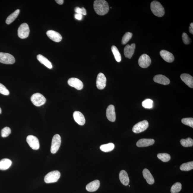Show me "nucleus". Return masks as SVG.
<instances>
[{"mask_svg":"<svg viewBox=\"0 0 193 193\" xmlns=\"http://www.w3.org/2000/svg\"><path fill=\"white\" fill-rule=\"evenodd\" d=\"M75 18L78 20H81L83 17V16L81 14L76 13L75 15Z\"/></svg>","mask_w":193,"mask_h":193,"instance_id":"nucleus-39","label":"nucleus"},{"mask_svg":"<svg viewBox=\"0 0 193 193\" xmlns=\"http://www.w3.org/2000/svg\"><path fill=\"white\" fill-rule=\"evenodd\" d=\"M106 78L105 75L103 73H99L96 80V86L97 88L100 90L104 89L106 87Z\"/></svg>","mask_w":193,"mask_h":193,"instance_id":"nucleus-11","label":"nucleus"},{"mask_svg":"<svg viewBox=\"0 0 193 193\" xmlns=\"http://www.w3.org/2000/svg\"><path fill=\"white\" fill-rule=\"evenodd\" d=\"M181 184L180 182H176L172 186L171 189V193H178L181 190Z\"/></svg>","mask_w":193,"mask_h":193,"instance_id":"nucleus-31","label":"nucleus"},{"mask_svg":"<svg viewBox=\"0 0 193 193\" xmlns=\"http://www.w3.org/2000/svg\"><path fill=\"white\" fill-rule=\"evenodd\" d=\"M119 178L122 183L124 186L129 185V179L128 174L124 170H122L119 174Z\"/></svg>","mask_w":193,"mask_h":193,"instance_id":"nucleus-22","label":"nucleus"},{"mask_svg":"<svg viewBox=\"0 0 193 193\" xmlns=\"http://www.w3.org/2000/svg\"><path fill=\"white\" fill-rule=\"evenodd\" d=\"M47 35L50 39L56 42H59L62 41V36L57 31L53 30H49L47 32Z\"/></svg>","mask_w":193,"mask_h":193,"instance_id":"nucleus-13","label":"nucleus"},{"mask_svg":"<svg viewBox=\"0 0 193 193\" xmlns=\"http://www.w3.org/2000/svg\"><path fill=\"white\" fill-rule=\"evenodd\" d=\"M151 9L154 15L158 17H162L165 13L164 9L159 1H154L151 4Z\"/></svg>","mask_w":193,"mask_h":193,"instance_id":"nucleus-2","label":"nucleus"},{"mask_svg":"<svg viewBox=\"0 0 193 193\" xmlns=\"http://www.w3.org/2000/svg\"><path fill=\"white\" fill-rule=\"evenodd\" d=\"M160 55L162 58L167 62L171 63L174 60L175 58L173 54L168 51L161 50L160 52Z\"/></svg>","mask_w":193,"mask_h":193,"instance_id":"nucleus-17","label":"nucleus"},{"mask_svg":"<svg viewBox=\"0 0 193 193\" xmlns=\"http://www.w3.org/2000/svg\"><path fill=\"white\" fill-rule=\"evenodd\" d=\"M154 140L153 139H143L138 140L137 143V146L138 147H145L150 146L154 143Z\"/></svg>","mask_w":193,"mask_h":193,"instance_id":"nucleus-20","label":"nucleus"},{"mask_svg":"<svg viewBox=\"0 0 193 193\" xmlns=\"http://www.w3.org/2000/svg\"><path fill=\"white\" fill-rule=\"evenodd\" d=\"M30 32L29 27L28 24L23 23L21 24L18 28V34L19 38L25 39L29 37Z\"/></svg>","mask_w":193,"mask_h":193,"instance_id":"nucleus-7","label":"nucleus"},{"mask_svg":"<svg viewBox=\"0 0 193 193\" xmlns=\"http://www.w3.org/2000/svg\"><path fill=\"white\" fill-rule=\"evenodd\" d=\"M138 64L140 67L145 68L148 67L151 63V58L147 54H144L139 58L138 61Z\"/></svg>","mask_w":193,"mask_h":193,"instance_id":"nucleus-9","label":"nucleus"},{"mask_svg":"<svg viewBox=\"0 0 193 193\" xmlns=\"http://www.w3.org/2000/svg\"><path fill=\"white\" fill-rule=\"evenodd\" d=\"M61 139L60 135L56 134L52 138L50 151L53 154L56 153L60 147Z\"/></svg>","mask_w":193,"mask_h":193,"instance_id":"nucleus-5","label":"nucleus"},{"mask_svg":"<svg viewBox=\"0 0 193 193\" xmlns=\"http://www.w3.org/2000/svg\"><path fill=\"white\" fill-rule=\"evenodd\" d=\"M181 78L186 85L191 88L193 87V78L190 75L183 73L181 75Z\"/></svg>","mask_w":193,"mask_h":193,"instance_id":"nucleus-19","label":"nucleus"},{"mask_svg":"<svg viewBox=\"0 0 193 193\" xmlns=\"http://www.w3.org/2000/svg\"><path fill=\"white\" fill-rule=\"evenodd\" d=\"M27 142L29 146L34 150H37L39 148V143L38 138L33 135H29L27 137Z\"/></svg>","mask_w":193,"mask_h":193,"instance_id":"nucleus-10","label":"nucleus"},{"mask_svg":"<svg viewBox=\"0 0 193 193\" xmlns=\"http://www.w3.org/2000/svg\"><path fill=\"white\" fill-rule=\"evenodd\" d=\"M193 169V162L184 163L180 167V169L183 171H189Z\"/></svg>","mask_w":193,"mask_h":193,"instance_id":"nucleus-29","label":"nucleus"},{"mask_svg":"<svg viewBox=\"0 0 193 193\" xmlns=\"http://www.w3.org/2000/svg\"><path fill=\"white\" fill-rule=\"evenodd\" d=\"M12 164V162L10 159H4L0 161V170H6L8 169Z\"/></svg>","mask_w":193,"mask_h":193,"instance_id":"nucleus-25","label":"nucleus"},{"mask_svg":"<svg viewBox=\"0 0 193 193\" xmlns=\"http://www.w3.org/2000/svg\"><path fill=\"white\" fill-rule=\"evenodd\" d=\"M129 187H130V186L129 185Z\"/></svg>","mask_w":193,"mask_h":193,"instance_id":"nucleus-46","label":"nucleus"},{"mask_svg":"<svg viewBox=\"0 0 193 193\" xmlns=\"http://www.w3.org/2000/svg\"><path fill=\"white\" fill-rule=\"evenodd\" d=\"M180 142L182 146L184 147H192L193 145V140L190 138H188L186 139H182Z\"/></svg>","mask_w":193,"mask_h":193,"instance_id":"nucleus-30","label":"nucleus"},{"mask_svg":"<svg viewBox=\"0 0 193 193\" xmlns=\"http://www.w3.org/2000/svg\"><path fill=\"white\" fill-rule=\"evenodd\" d=\"M143 175L144 178L146 180L147 183L150 185H152L154 182V180L153 176L149 170L145 168L143 171Z\"/></svg>","mask_w":193,"mask_h":193,"instance_id":"nucleus-23","label":"nucleus"},{"mask_svg":"<svg viewBox=\"0 0 193 193\" xmlns=\"http://www.w3.org/2000/svg\"><path fill=\"white\" fill-rule=\"evenodd\" d=\"M190 27L193 28V23H191L190 24Z\"/></svg>","mask_w":193,"mask_h":193,"instance_id":"nucleus-44","label":"nucleus"},{"mask_svg":"<svg viewBox=\"0 0 193 193\" xmlns=\"http://www.w3.org/2000/svg\"><path fill=\"white\" fill-rule=\"evenodd\" d=\"M81 8V13L82 15H87V11L85 9V8L84 7H82Z\"/></svg>","mask_w":193,"mask_h":193,"instance_id":"nucleus-41","label":"nucleus"},{"mask_svg":"<svg viewBox=\"0 0 193 193\" xmlns=\"http://www.w3.org/2000/svg\"><path fill=\"white\" fill-rule=\"evenodd\" d=\"M154 80L156 83L164 85H168L170 82L169 79L164 75H155L154 77Z\"/></svg>","mask_w":193,"mask_h":193,"instance_id":"nucleus-18","label":"nucleus"},{"mask_svg":"<svg viewBox=\"0 0 193 193\" xmlns=\"http://www.w3.org/2000/svg\"><path fill=\"white\" fill-rule=\"evenodd\" d=\"M189 32H190L191 34H193V28L189 27Z\"/></svg>","mask_w":193,"mask_h":193,"instance_id":"nucleus-43","label":"nucleus"},{"mask_svg":"<svg viewBox=\"0 0 193 193\" xmlns=\"http://www.w3.org/2000/svg\"><path fill=\"white\" fill-rule=\"evenodd\" d=\"M31 101L35 106L40 107L45 104L46 99L42 94L37 93L31 96Z\"/></svg>","mask_w":193,"mask_h":193,"instance_id":"nucleus-3","label":"nucleus"},{"mask_svg":"<svg viewBox=\"0 0 193 193\" xmlns=\"http://www.w3.org/2000/svg\"><path fill=\"white\" fill-rule=\"evenodd\" d=\"M68 85L75 88L77 90H80L83 89V84L81 80L75 78H70L68 81Z\"/></svg>","mask_w":193,"mask_h":193,"instance_id":"nucleus-12","label":"nucleus"},{"mask_svg":"<svg viewBox=\"0 0 193 193\" xmlns=\"http://www.w3.org/2000/svg\"><path fill=\"white\" fill-rule=\"evenodd\" d=\"M11 133V129L9 127H5L1 130V136L3 137H6Z\"/></svg>","mask_w":193,"mask_h":193,"instance_id":"nucleus-35","label":"nucleus"},{"mask_svg":"<svg viewBox=\"0 0 193 193\" xmlns=\"http://www.w3.org/2000/svg\"><path fill=\"white\" fill-rule=\"evenodd\" d=\"M94 7L96 13L100 15H106L108 13L109 10L108 3L105 0L95 1Z\"/></svg>","mask_w":193,"mask_h":193,"instance_id":"nucleus-1","label":"nucleus"},{"mask_svg":"<svg viewBox=\"0 0 193 193\" xmlns=\"http://www.w3.org/2000/svg\"><path fill=\"white\" fill-rule=\"evenodd\" d=\"M112 51L117 62H120L121 61V56L117 47L113 45L111 47Z\"/></svg>","mask_w":193,"mask_h":193,"instance_id":"nucleus-28","label":"nucleus"},{"mask_svg":"<svg viewBox=\"0 0 193 193\" xmlns=\"http://www.w3.org/2000/svg\"><path fill=\"white\" fill-rule=\"evenodd\" d=\"M75 11L76 12V13L81 14V8L79 7H76L75 8Z\"/></svg>","mask_w":193,"mask_h":193,"instance_id":"nucleus-40","label":"nucleus"},{"mask_svg":"<svg viewBox=\"0 0 193 193\" xmlns=\"http://www.w3.org/2000/svg\"><path fill=\"white\" fill-rule=\"evenodd\" d=\"M37 58L40 63L42 64L49 69H52L53 67L51 63L47 58L41 54H39L37 56Z\"/></svg>","mask_w":193,"mask_h":193,"instance_id":"nucleus-24","label":"nucleus"},{"mask_svg":"<svg viewBox=\"0 0 193 193\" xmlns=\"http://www.w3.org/2000/svg\"><path fill=\"white\" fill-rule=\"evenodd\" d=\"M136 45L133 43L131 45H128L124 48V56L126 58L131 59L134 54Z\"/></svg>","mask_w":193,"mask_h":193,"instance_id":"nucleus-16","label":"nucleus"},{"mask_svg":"<svg viewBox=\"0 0 193 193\" xmlns=\"http://www.w3.org/2000/svg\"><path fill=\"white\" fill-rule=\"evenodd\" d=\"M132 33L130 32H127L125 33L123 37L122 40V45H124L127 44L131 39L132 37Z\"/></svg>","mask_w":193,"mask_h":193,"instance_id":"nucleus-33","label":"nucleus"},{"mask_svg":"<svg viewBox=\"0 0 193 193\" xmlns=\"http://www.w3.org/2000/svg\"><path fill=\"white\" fill-rule=\"evenodd\" d=\"M19 12H20V10H17L9 16L6 19V23L7 24H10L12 23L18 16Z\"/></svg>","mask_w":193,"mask_h":193,"instance_id":"nucleus-26","label":"nucleus"},{"mask_svg":"<svg viewBox=\"0 0 193 193\" xmlns=\"http://www.w3.org/2000/svg\"><path fill=\"white\" fill-rule=\"evenodd\" d=\"M73 118L79 125L83 126L85 124L86 120L83 114L79 111H75L73 114Z\"/></svg>","mask_w":193,"mask_h":193,"instance_id":"nucleus-15","label":"nucleus"},{"mask_svg":"<svg viewBox=\"0 0 193 193\" xmlns=\"http://www.w3.org/2000/svg\"><path fill=\"white\" fill-rule=\"evenodd\" d=\"M182 40L183 43L186 45H189L190 43V38L185 33H183L182 35Z\"/></svg>","mask_w":193,"mask_h":193,"instance_id":"nucleus-38","label":"nucleus"},{"mask_svg":"<svg viewBox=\"0 0 193 193\" xmlns=\"http://www.w3.org/2000/svg\"><path fill=\"white\" fill-rule=\"evenodd\" d=\"M100 183L99 180H95L89 183L86 187L87 191L89 192H94L99 189Z\"/></svg>","mask_w":193,"mask_h":193,"instance_id":"nucleus-21","label":"nucleus"},{"mask_svg":"<svg viewBox=\"0 0 193 193\" xmlns=\"http://www.w3.org/2000/svg\"><path fill=\"white\" fill-rule=\"evenodd\" d=\"M0 94L5 96L9 95L10 94L9 91L3 84L0 83Z\"/></svg>","mask_w":193,"mask_h":193,"instance_id":"nucleus-37","label":"nucleus"},{"mask_svg":"<svg viewBox=\"0 0 193 193\" xmlns=\"http://www.w3.org/2000/svg\"><path fill=\"white\" fill-rule=\"evenodd\" d=\"M149 126L148 122L146 120H144L138 123L133 126L132 131L136 133L143 132L147 129Z\"/></svg>","mask_w":193,"mask_h":193,"instance_id":"nucleus-8","label":"nucleus"},{"mask_svg":"<svg viewBox=\"0 0 193 193\" xmlns=\"http://www.w3.org/2000/svg\"><path fill=\"white\" fill-rule=\"evenodd\" d=\"M15 62L14 56L9 53L0 52V62L5 64H13Z\"/></svg>","mask_w":193,"mask_h":193,"instance_id":"nucleus-6","label":"nucleus"},{"mask_svg":"<svg viewBox=\"0 0 193 193\" xmlns=\"http://www.w3.org/2000/svg\"><path fill=\"white\" fill-rule=\"evenodd\" d=\"M157 157L164 162H167L171 159L170 154L166 153H161L157 154Z\"/></svg>","mask_w":193,"mask_h":193,"instance_id":"nucleus-32","label":"nucleus"},{"mask_svg":"<svg viewBox=\"0 0 193 193\" xmlns=\"http://www.w3.org/2000/svg\"><path fill=\"white\" fill-rule=\"evenodd\" d=\"M1 108H0V114H1Z\"/></svg>","mask_w":193,"mask_h":193,"instance_id":"nucleus-45","label":"nucleus"},{"mask_svg":"<svg viewBox=\"0 0 193 193\" xmlns=\"http://www.w3.org/2000/svg\"><path fill=\"white\" fill-rule=\"evenodd\" d=\"M56 2L59 5H62L64 2V0H56Z\"/></svg>","mask_w":193,"mask_h":193,"instance_id":"nucleus-42","label":"nucleus"},{"mask_svg":"<svg viewBox=\"0 0 193 193\" xmlns=\"http://www.w3.org/2000/svg\"><path fill=\"white\" fill-rule=\"evenodd\" d=\"M106 116L109 120L112 122H115L116 119L115 107L113 105H110L107 108Z\"/></svg>","mask_w":193,"mask_h":193,"instance_id":"nucleus-14","label":"nucleus"},{"mask_svg":"<svg viewBox=\"0 0 193 193\" xmlns=\"http://www.w3.org/2000/svg\"><path fill=\"white\" fill-rule=\"evenodd\" d=\"M181 122L182 124L185 125L193 127V118H184L182 119Z\"/></svg>","mask_w":193,"mask_h":193,"instance_id":"nucleus-36","label":"nucleus"},{"mask_svg":"<svg viewBox=\"0 0 193 193\" xmlns=\"http://www.w3.org/2000/svg\"><path fill=\"white\" fill-rule=\"evenodd\" d=\"M115 148V145L112 143L102 145L100 148L103 152H107L111 151Z\"/></svg>","mask_w":193,"mask_h":193,"instance_id":"nucleus-27","label":"nucleus"},{"mask_svg":"<svg viewBox=\"0 0 193 193\" xmlns=\"http://www.w3.org/2000/svg\"><path fill=\"white\" fill-rule=\"evenodd\" d=\"M142 106L145 108H151L153 106V101L150 99H145L142 103Z\"/></svg>","mask_w":193,"mask_h":193,"instance_id":"nucleus-34","label":"nucleus"},{"mask_svg":"<svg viewBox=\"0 0 193 193\" xmlns=\"http://www.w3.org/2000/svg\"><path fill=\"white\" fill-rule=\"evenodd\" d=\"M61 176V173L58 171L50 172L46 175L45 178V183H50L57 182Z\"/></svg>","mask_w":193,"mask_h":193,"instance_id":"nucleus-4","label":"nucleus"}]
</instances>
